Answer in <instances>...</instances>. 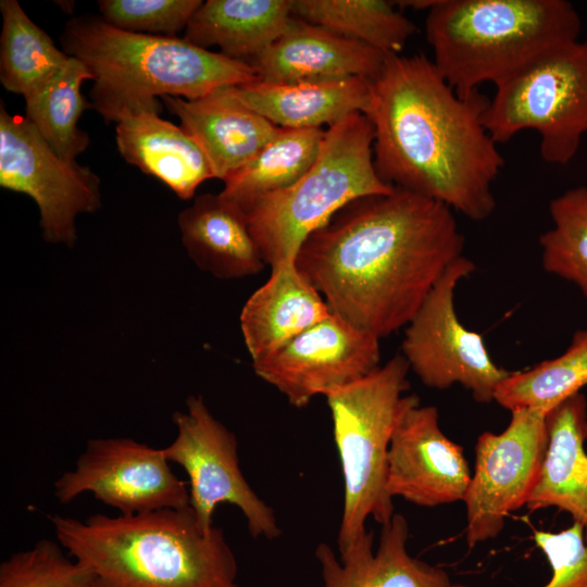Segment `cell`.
<instances>
[{
	"instance_id": "cell-1",
	"label": "cell",
	"mask_w": 587,
	"mask_h": 587,
	"mask_svg": "<svg viewBox=\"0 0 587 587\" xmlns=\"http://www.w3.org/2000/svg\"><path fill=\"white\" fill-rule=\"evenodd\" d=\"M463 246L449 207L394 187L340 209L296 264L330 312L380 339L411 322Z\"/></svg>"
},
{
	"instance_id": "cell-2",
	"label": "cell",
	"mask_w": 587,
	"mask_h": 587,
	"mask_svg": "<svg viewBox=\"0 0 587 587\" xmlns=\"http://www.w3.org/2000/svg\"><path fill=\"white\" fill-rule=\"evenodd\" d=\"M488 101L478 90L460 97L425 55L388 54L365 113L379 177L473 221L487 218L504 166L484 124Z\"/></svg>"
},
{
	"instance_id": "cell-3",
	"label": "cell",
	"mask_w": 587,
	"mask_h": 587,
	"mask_svg": "<svg viewBox=\"0 0 587 587\" xmlns=\"http://www.w3.org/2000/svg\"><path fill=\"white\" fill-rule=\"evenodd\" d=\"M57 540L96 587H240L222 528L204 533L190 507L136 515H49Z\"/></svg>"
},
{
	"instance_id": "cell-4",
	"label": "cell",
	"mask_w": 587,
	"mask_h": 587,
	"mask_svg": "<svg viewBox=\"0 0 587 587\" xmlns=\"http://www.w3.org/2000/svg\"><path fill=\"white\" fill-rule=\"evenodd\" d=\"M60 42L89 70L90 103L105 123L145 111L161 113L158 97L196 100L259 79L251 64L186 38L125 32L97 15L67 21Z\"/></svg>"
},
{
	"instance_id": "cell-5",
	"label": "cell",
	"mask_w": 587,
	"mask_h": 587,
	"mask_svg": "<svg viewBox=\"0 0 587 587\" xmlns=\"http://www.w3.org/2000/svg\"><path fill=\"white\" fill-rule=\"evenodd\" d=\"M582 21L566 0H433L425 20L433 63L460 97L504 82L578 40Z\"/></svg>"
},
{
	"instance_id": "cell-6",
	"label": "cell",
	"mask_w": 587,
	"mask_h": 587,
	"mask_svg": "<svg viewBox=\"0 0 587 587\" xmlns=\"http://www.w3.org/2000/svg\"><path fill=\"white\" fill-rule=\"evenodd\" d=\"M409 370L403 354H396L362 378L324 396L344 478L339 553L367 532L369 517L384 525L396 513L386 489L389 445L402 416L420 404L416 395L405 394Z\"/></svg>"
},
{
	"instance_id": "cell-7",
	"label": "cell",
	"mask_w": 587,
	"mask_h": 587,
	"mask_svg": "<svg viewBox=\"0 0 587 587\" xmlns=\"http://www.w3.org/2000/svg\"><path fill=\"white\" fill-rule=\"evenodd\" d=\"M373 142L365 114L346 116L326 128L320 153L304 174L245 213L266 265L296 262L307 238L351 201L392 191L375 168Z\"/></svg>"
},
{
	"instance_id": "cell-8",
	"label": "cell",
	"mask_w": 587,
	"mask_h": 587,
	"mask_svg": "<svg viewBox=\"0 0 587 587\" xmlns=\"http://www.w3.org/2000/svg\"><path fill=\"white\" fill-rule=\"evenodd\" d=\"M484 124L497 145L533 129L545 162L570 163L587 134V40L554 48L497 85Z\"/></svg>"
},
{
	"instance_id": "cell-9",
	"label": "cell",
	"mask_w": 587,
	"mask_h": 587,
	"mask_svg": "<svg viewBox=\"0 0 587 587\" xmlns=\"http://www.w3.org/2000/svg\"><path fill=\"white\" fill-rule=\"evenodd\" d=\"M186 411L172 419L177 433L163 451L188 476L189 507L199 526L209 533L218 504L237 507L252 538L276 539L282 529L274 510L251 488L238 459L236 436L213 416L201 396H188Z\"/></svg>"
},
{
	"instance_id": "cell-10",
	"label": "cell",
	"mask_w": 587,
	"mask_h": 587,
	"mask_svg": "<svg viewBox=\"0 0 587 587\" xmlns=\"http://www.w3.org/2000/svg\"><path fill=\"white\" fill-rule=\"evenodd\" d=\"M475 268L464 255L447 268L405 326L402 354L427 387L444 390L460 384L477 402L488 403L510 372L496 365L482 335L457 315L455 288Z\"/></svg>"
},
{
	"instance_id": "cell-11",
	"label": "cell",
	"mask_w": 587,
	"mask_h": 587,
	"mask_svg": "<svg viewBox=\"0 0 587 587\" xmlns=\"http://www.w3.org/2000/svg\"><path fill=\"white\" fill-rule=\"evenodd\" d=\"M100 178L88 166L65 160L25 117L0 108V186L30 197L43 238L73 247L76 217L101 207Z\"/></svg>"
},
{
	"instance_id": "cell-12",
	"label": "cell",
	"mask_w": 587,
	"mask_h": 587,
	"mask_svg": "<svg viewBox=\"0 0 587 587\" xmlns=\"http://www.w3.org/2000/svg\"><path fill=\"white\" fill-rule=\"evenodd\" d=\"M507 428L484 432L475 446L474 473L463 502L469 547L496 538L509 514L526 505L548 448L547 413L511 411Z\"/></svg>"
},
{
	"instance_id": "cell-13",
	"label": "cell",
	"mask_w": 587,
	"mask_h": 587,
	"mask_svg": "<svg viewBox=\"0 0 587 587\" xmlns=\"http://www.w3.org/2000/svg\"><path fill=\"white\" fill-rule=\"evenodd\" d=\"M163 448L132 438H96L86 442L73 470L59 476L53 495L67 504L91 492L120 515L189 507L188 484L172 471Z\"/></svg>"
},
{
	"instance_id": "cell-14",
	"label": "cell",
	"mask_w": 587,
	"mask_h": 587,
	"mask_svg": "<svg viewBox=\"0 0 587 587\" xmlns=\"http://www.w3.org/2000/svg\"><path fill=\"white\" fill-rule=\"evenodd\" d=\"M379 338L330 312L273 354L254 373L297 409L353 383L379 365Z\"/></svg>"
},
{
	"instance_id": "cell-15",
	"label": "cell",
	"mask_w": 587,
	"mask_h": 587,
	"mask_svg": "<svg viewBox=\"0 0 587 587\" xmlns=\"http://www.w3.org/2000/svg\"><path fill=\"white\" fill-rule=\"evenodd\" d=\"M472 473L463 448L440 429L433 405L410 409L398 423L387 455L391 498L426 508L463 501Z\"/></svg>"
},
{
	"instance_id": "cell-16",
	"label": "cell",
	"mask_w": 587,
	"mask_h": 587,
	"mask_svg": "<svg viewBox=\"0 0 587 587\" xmlns=\"http://www.w3.org/2000/svg\"><path fill=\"white\" fill-rule=\"evenodd\" d=\"M388 54L322 26L291 17L285 32L251 65L274 84L374 80Z\"/></svg>"
},
{
	"instance_id": "cell-17",
	"label": "cell",
	"mask_w": 587,
	"mask_h": 587,
	"mask_svg": "<svg viewBox=\"0 0 587 587\" xmlns=\"http://www.w3.org/2000/svg\"><path fill=\"white\" fill-rule=\"evenodd\" d=\"M232 87L196 100L161 98L203 149L214 178L221 180L252 160L282 129L240 102Z\"/></svg>"
},
{
	"instance_id": "cell-18",
	"label": "cell",
	"mask_w": 587,
	"mask_h": 587,
	"mask_svg": "<svg viewBox=\"0 0 587 587\" xmlns=\"http://www.w3.org/2000/svg\"><path fill=\"white\" fill-rule=\"evenodd\" d=\"M408 539V521L395 513L382 525L375 551L374 533L369 530L339 553V559L329 545L319 544L315 558L321 564L323 587H452L445 570L409 553Z\"/></svg>"
},
{
	"instance_id": "cell-19",
	"label": "cell",
	"mask_w": 587,
	"mask_h": 587,
	"mask_svg": "<svg viewBox=\"0 0 587 587\" xmlns=\"http://www.w3.org/2000/svg\"><path fill=\"white\" fill-rule=\"evenodd\" d=\"M268 279L246 301L240 328L252 362L260 361L330 314L296 262L271 268Z\"/></svg>"
},
{
	"instance_id": "cell-20",
	"label": "cell",
	"mask_w": 587,
	"mask_h": 587,
	"mask_svg": "<svg viewBox=\"0 0 587 587\" xmlns=\"http://www.w3.org/2000/svg\"><path fill=\"white\" fill-rule=\"evenodd\" d=\"M115 141L127 163L154 176L183 200L193 198L203 182L214 178L197 140L160 113L145 111L123 117L115 126Z\"/></svg>"
},
{
	"instance_id": "cell-21",
	"label": "cell",
	"mask_w": 587,
	"mask_h": 587,
	"mask_svg": "<svg viewBox=\"0 0 587 587\" xmlns=\"http://www.w3.org/2000/svg\"><path fill=\"white\" fill-rule=\"evenodd\" d=\"M548 448L526 503L530 511L557 508L578 523L587 541V401L577 392L546 416Z\"/></svg>"
},
{
	"instance_id": "cell-22",
	"label": "cell",
	"mask_w": 587,
	"mask_h": 587,
	"mask_svg": "<svg viewBox=\"0 0 587 587\" xmlns=\"http://www.w3.org/2000/svg\"><path fill=\"white\" fill-rule=\"evenodd\" d=\"M232 89L246 107L283 128H328L352 113L365 114L371 102V82L359 77L289 84L259 78Z\"/></svg>"
},
{
	"instance_id": "cell-23",
	"label": "cell",
	"mask_w": 587,
	"mask_h": 587,
	"mask_svg": "<svg viewBox=\"0 0 587 587\" xmlns=\"http://www.w3.org/2000/svg\"><path fill=\"white\" fill-rule=\"evenodd\" d=\"M177 224L191 261L217 278L253 276L266 265L245 213L220 193L196 196L178 214Z\"/></svg>"
},
{
	"instance_id": "cell-24",
	"label": "cell",
	"mask_w": 587,
	"mask_h": 587,
	"mask_svg": "<svg viewBox=\"0 0 587 587\" xmlns=\"http://www.w3.org/2000/svg\"><path fill=\"white\" fill-rule=\"evenodd\" d=\"M291 0H207L192 15L185 37L225 57L251 64L285 32Z\"/></svg>"
},
{
	"instance_id": "cell-25",
	"label": "cell",
	"mask_w": 587,
	"mask_h": 587,
	"mask_svg": "<svg viewBox=\"0 0 587 587\" xmlns=\"http://www.w3.org/2000/svg\"><path fill=\"white\" fill-rule=\"evenodd\" d=\"M324 128H283L247 164L228 175L220 195L246 213L262 198L294 184L317 158Z\"/></svg>"
},
{
	"instance_id": "cell-26",
	"label": "cell",
	"mask_w": 587,
	"mask_h": 587,
	"mask_svg": "<svg viewBox=\"0 0 587 587\" xmlns=\"http://www.w3.org/2000/svg\"><path fill=\"white\" fill-rule=\"evenodd\" d=\"M291 14L385 54H399L417 30L384 0H291Z\"/></svg>"
},
{
	"instance_id": "cell-27",
	"label": "cell",
	"mask_w": 587,
	"mask_h": 587,
	"mask_svg": "<svg viewBox=\"0 0 587 587\" xmlns=\"http://www.w3.org/2000/svg\"><path fill=\"white\" fill-rule=\"evenodd\" d=\"M0 82L27 99L48 84L70 59L16 0H1Z\"/></svg>"
},
{
	"instance_id": "cell-28",
	"label": "cell",
	"mask_w": 587,
	"mask_h": 587,
	"mask_svg": "<svg viewBox=\"0 0 587 587\" xmlns=\"http://www.w3.org/2000/svg\"><path fill=\"white\" fill-rule=\"evenodd\" d=\"M85 80H92L89 70L70 57L48 84L25 99V117L60 157L70 161H76L90 143L88 134L78 128L83 112L92 109L80 91Z\"/></svg>"
},
{
	"instance_id": "cell-29",
	"label": "cell",
	"mask_w": 587,
	"mask_h": 587,
	"mask_svg": "<svg viewBox=\"0 0 587 587\" xmlns=\"http://www.w3.org/2000/svg\"><path fill=\"white\" fill-rule=\"evenodd\" d=\"M587 386V330H577L559 357L522 372H510L494 400L510 411L535 409L548 413Z\"/></svg>"
},
{
	"instance_id": "cell-30",
	"label": "cell",
	"mask_w": 587,
	"mask_h": 587,
	"mask_svg": "<svg viewBox=\"0 0 587 587\" xmlns=\"http://www.w3.org/2000/svg\"><path fill=\"white\" fill-rule=\"evenodd\" d=\"M549 211L553 226L539 238L544 268L575 284L587 298V187L553 198Z\"/></svg>"
},
{
	"instance_id": "cell-31",
	"label": "cell",
	"mask_w": 587,
	"mask_h": 587,
	"mask_svg": "<svg viewBox=\"0 0 587 587\" xmlns=\"http://www.w3.org/2000/svg\"><path fill=\"white\" fill-rule=\"evenodd\" d=\"M59 541L41 538L0 564V587H96L92 573Z\"/></svg>"
},
{
	"instance_id": "cell-32",
	"label": "cell",
	"mask_w": 587,
	"mask_h": 587,
	"mask_svg": "<svg viewBox=\"0 0 587 587\" xmlns=\"http://www.w3.org/2000/svg\"><path fill=\"white\" fill-rule=\"evenodd\" d=\"M201 0H100L101 17L111 26L136 34L172 36L186 29Z\"/></svg>"
},
{
	"instance_id": "cell-33",
	"label": "cell",
	"mask_w": 587,
	"mask_h": 587,
	"mask_svg": "<svg viewBox=\"0 0 587 587\" xmlns=\"http://www.w3.org/2000/svg\"><path fill=\"white\" fill-rule=\"evenodd\" d=\"M537 548L545 554L551 569L544 587H587V541L578 523L558 533L534 530ZM452 587H471L453 584Z\"/></svg>"
}]
</instances>
